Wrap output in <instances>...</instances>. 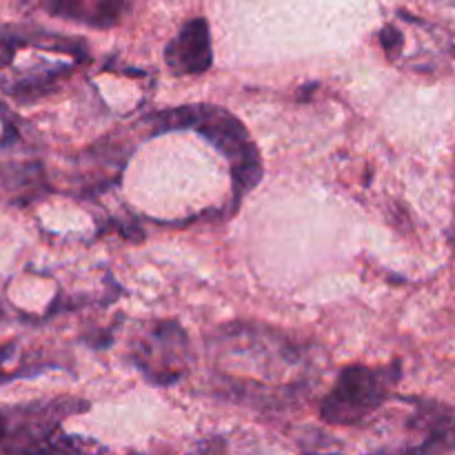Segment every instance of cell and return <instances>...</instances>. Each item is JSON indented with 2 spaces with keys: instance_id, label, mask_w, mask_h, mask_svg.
Segmentation results:
<instances>
[{
  "instance_id": "30bf717a",
  "label": "cell",
  "mask_w": 455,
  "mask_h": 455,
  "mask_svg": "<svg viewBox=\"0 0 455 455\" xmlns=\"http://www.w3.org/2000/svg\"><path fill=\"white\" fill-rule=\"evenodd\" d=\"M7 425H9L7 409H0V447H3L4 438H7Z\"/></svg>"
},
{
  "instance_id": "6da1fadb",
  "label": "cell",
  "mask_w": 455,
  "mask_h": 455,
  "mask_svg": "<svg viewBox=\"0 0 455 455\" xmlns=\"http://www.w3.org/2000/svg\"><path fill=\"white\" fill-rule=\"evenodd\" d=\"M147 123L154 127V133L194 129L196 133L207 138L229 160L238 196L253 189L260 182V154H258L247 127L231 111L216 105H187L178 107V109L158 111L147 118Z\"/></svg>"
},
{
  "instance_id": "3957f363",
  "label": "cell",
  "mask_w": 455,
  "mask_h": 455,
  "mask_svg": "<svg viewBox=\"0 0 455 455\" xmlns=\"http://www.w3.org/2000/svg\"><path fill=\"white\" fill-rule=\"evenodd\" d=\"M400 376V363L387 367H347L320 403V416L329 425H360L389 400Z\"/></svg>"
},
{
  "instance_id": "52a82bcc",
  "label": "cell",
  "mask_w": 455,
  "mask_h": 455,
  "mask_svg": "<svg viewBox=\"0 0 455 455\" xmlns=\"http://www.w3.org/2000/svg\"><path fill=\"white\" fill-rule=\"evenodd\" d=\"M124 0H49L47 9L58 18L89 27H111L123 16Z\"/></svg>"
},
{
  "instance_id": "5b68a950",
  "label": "cell",
  "mask_w": 455,
  "mask_h": 455,
  "mask_svg": "<svg viewBox=\"0 0 455 455\" xmlns=\"http://www.w3.org/2000/svg\"><path fill=\"white\" fill-rule=\"evenodd\" d=\"M142 351L145 354H140V358L136 360L140 371H145L154 382L169 385V382L178 380L182 373L178 369V360L187 351V336L180 324L164 320V323L156 324L151 342L142 347Z\"/></svg>"
},
{
  "instance_id": "277c9868",
  "label": "cell",
  "mask_w": 455,
  "mask_h": 455,
  "mask_svg": "<svg viewBox=\"0 0 455 455\" xmlns=\"http://www.w3.org/2000/svg\"><path fill=\"white\" fill-rule=\"evenodd\" d=\"M409 429L418 434L413 443L373 455H447L455 451V409L431 400H411Z\"/></svg>"
},
{
  "instance_id": "ba28073f",
  "label": "cell",
  "mask_w": 455,
  "mask_h": 455,
  "mask_svg": "<svg viewBox=\"0 0 455 455\" xmlns=\"http://www.w3.org/2000/svg\"><path fill=\"white\" fill-rule=\"evenodd\" d=\"M380 40H382V47H385L387 56L389 58H395L400 53V49H403V34H400L394 25H389L382 29Z\"/></svg>"
},
{
  "instance_id": "8992f818",
  "label": "cell",
  "mask_w": 455,
  "mask_h": 455,
  "mask_svg": "<svg viewBox=\"0 0 455 455\" xmlns=\"http://www.w3.org/2000/svg\"><path fill=\"white\" fill-rule=\"evenodd\" d=\"M164 62L176 76L204 74L213 62L212 34L204 18H194L164 49Z\"/></svg>"
},
{
  "instance_id": "8fae6325",
  "label": "cell",
  "mask_w": 455,
  "mask_h": 455,
  "mask_svg": "<svg viewBox=\"0 0 455 455\" xmlns=\"http://www.w3.org/2000/svg\"><path fill=\"white\" fill-rule=\"evenodd\" d=\"M327 455H336V453H327Z\"/></svg>"
},
{
  "instance_id": "9c48e42d",
  "label": "cell",
  "mask_w": 455,
  "mask_h": 455,
  "mask_svg": "<svg viewBox=\"0 0 455 455\" xmlns=\"http://www.w3.org/2000/svg\"><path fill=\"white\" fill-rule=\"evenodd\" d=\"M20 38H0V71L7 69L16 58V49L20 47Z\"/></svg>"
},
{
  "instance_id": "7a4b0ae2",
  "label": "cell",
  "mask_w": 455,
  "mask_h": 455,
  "mask_svg": "<svg viewBox=\"0 0 455 455\" xmlns=\"http://www.w3.org/2000/svg\"><path fill=\"white\" fill-rule=\"evenodd\" d=\"M89 409L83 400L60 398L52 403H34L7 409V438L0 453L4 455H100L102 449L92 440L74 438L60 429L62 418Z\"/></svg>"
}]
</instances>
